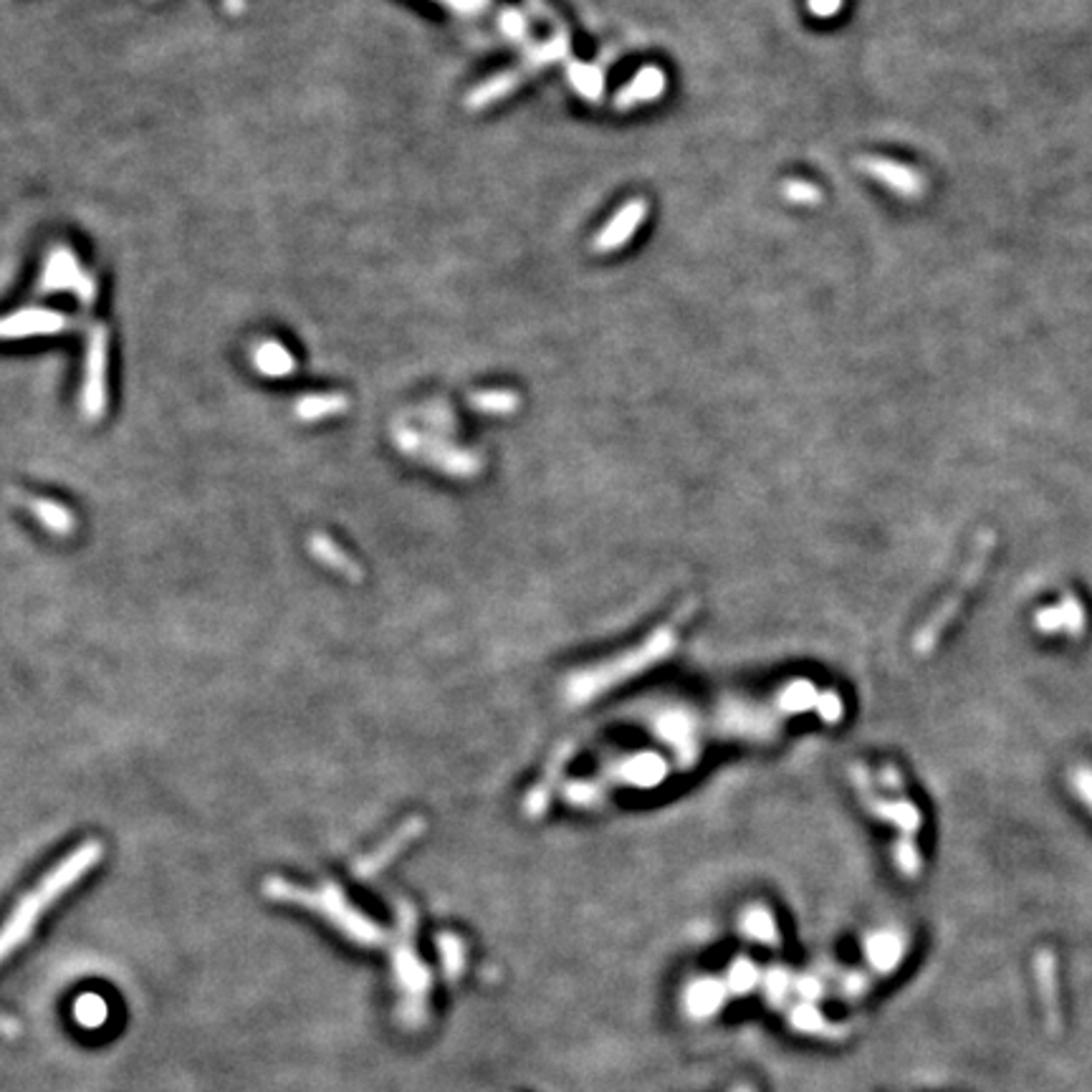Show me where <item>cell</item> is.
<instances>
[{"label": "cell", "mask_w": 1092, "mask_h": 1092, "mask_svg": "<svg viewBox=\"0 0 1092 1092\" xmlns=\"http://www.w3.org/2000/svg\"><path fill=\"white\" fill-rule=\"evenodd\" d=\"M76 327L68 314L43 307H28L0 319V339L51 337V334L71 332Z\"/></svg>", "instance_id": "obj_7"}, {"label": "cell", "mask_w": 1092, "mask_h": 1092, "mask_svg": "<svg viewBox=\"0 0 1092 1092\" xmlns=\"http://www.w3.org/2000/svg\"><path fill=\"white\" fill-rule=\"evenodd\" d=\"M781 198L789 200L791 205H820L823 203V190L814 182L806 180H784L781 182Z\"/></svg>", "instance_id": "obj_23"}, {"label": "cell", "mask_w": 1092, "mask_h": 1092, "mask_svg": "<svg viewBox=\"0 0 1092 1092\" xmlns=\"http://www.w3.org/2000/svg\"><path fill=\"white\" fill-rule=\"evenodd\" d=\"M666 86H668V78H666V73H663V68H658V66L641 68V71L632 76V81L624 83L617 95H614V110L627 112L641 105H651V102L661 100Z\"/></svg>", "instance_id": "obj_12"}, {"label": "cell", "mask_w": 1092, "mask_h": 1092, "mask_svg": "<svg viewBox=\"0 0 1092 1092\" xmlns=\"http://www.w3.org/2000/svg\"><path fill=\"white\" fill-rule=\"evenodd\" d=\"M648 215V203L643 198L627 200L612 218L604 223V228L594 235L592 248L594 253H614V250L624 248L627 240L638 233V228L643 225Z\"/></svg>", "instance_id": "obj_8"}, {"label": "cell", "mask_w": 1092, "mask_h": 1092, "mask_svg": "<svg viewBox=\"0 0 1092 1092\" xmlns=\"http://www.w3.org/2000/svg\"><path fill=\"white\" fill-rule=\"evenodd\" d=\"M265 895L274 900H289V903L307 905L314 913H319L322 918H327L334 928H337L342 936H347L349 941L359 943V946H380L387 941L385 931L377 926L375 921L359 913L352 903L347 900V895L339 890V885L327 883L322 888H299V885L287 883L282 878H270L265 883Z\"/></svg>", "instance_id": "obj_2"}, {"label": "cell", "mask_w": 1092, "mask_h": 1092, "mask_svg": "<svg viewBox=\"0 0 1092 1092\" xmlns=\"http://www.w3.org/2000/svg\"><path fill=\"white\" fill-rule=\"evenodd\" d=\"M437 3L450 8L452 13H461V16H476V13L486 11L491 6V0H437Z\"/></svg>", "instance_id": "obj_27"}, {"label": "cell", "mask_w": 1092, "mask_h": 1092, "mask_svg": "<svg viewBox=\"0 0 1092 1092\" xmlns=\"http://www.w3.org/2000/svg\"><path fill=\"white\" fill-rule=\"evenodd\" d=\"M499 26L506 38H511L514 43H526V46H529V18H526L519 8H506V11L499 16Z\"/></svg>", "instance_id": "obj_24"}, {"label": "cell", "mask_w": 1092, "mask_h": 1092, "mask_svg": "<svg viewBox=\"0 0 1092 1092\" xmlns=\"http://www.w3.org/2000/svg\"><path fill=\"white\" fill-rule=\"evenodd\" d=\"M567 81L582 97L584 102H602L604 97V73L597 63L587 61H569L567 63Z\"/></svg>", "instance_id": "obj_17"}, {"label": "cell", "mask_w": 1092, "mask_h": 1092, "mask_svg": "<svg viewBox=\"0 0 1092 1092\" xmlns=\"http://www.w3.org/2000/svg\"><path fill=\"white\" fill-rule=\"evenodd\" d=\"M474 407L479 412H491V415H506V412H514L519 405V397L509 390H489V392H476L471 397Z\"/></svg>", "instance_id": "obj_22"}, {"label": "cell", "mask_w": 1092, "mask_h": 1092, "mask_svg": "<svg viewBox=\"0 0 1092 1092\" xmlns=\"http://www.w3.org/2000/svg\"><path fill=\"white\" fill-rule=\"evenodd\" d=\"M858 167L868 175H873L875 180H880L885 188H890L893 193L903 195V198H916L923 190V180L916 170L900 165V162L885 160V157H860Z\"/></svg>", "instance_id": "obj_9"}, {"label": "cell", "mask_w": 1092, "mask_h": 1092, "mask_svg": "<svg viewBox=\"0 0 1092 1092\" xmlns=\"http://www.w3.org/2000/svg\"><path fill=\"white\" fill-rule=\"evenodd\" d=\"M524 78H526V71L521 66L511 68V71L496 73V76L486 78V81H481L479 86L471 88L469 97H466V107L474 112L486 110V107L496 105V102H501L504 97L514 95L516 88L524 83Z\"/></svg>", "instance_id": "obj_13"}, {"label": "cell", "mask_w": 1092, "mask_h": 1092, "mask_svg": "<svg viewBox=\"0 0 1092 1092\" xmlns=\"http://www.w3.org/2000/svg\"><path fill=\"white\" fill-rule=\"evenodd\" d=\"M28 511L46 526L51 534L66 536L73 531V516L66 506L48 499H28Z\"/></svg>", "instance_id": "obj_19"}, {"label": "cell", "mask_w": 1092, "mask_h": 1092, "mask_svg": "<svg viewBox=\"0 0 1092 1092\" xmlns=\"http://www.w3.org/2000/svg\"><path fill=\"white\" fill-rule=\"evenodd\" d=\"M417 833H420V823H417V820H412V823H407L405 828H400V833H397L395 838L390 840V843L382 845V848H377V853H372L370 858L359 860V863L354 865V875H357V878H372V875H375L377 870L382 868V865L390 863V860L395 858L397 853H400L402 845L410 843V840L415 838Z\"/></svg>", "instance_id": "obj_16"}, {"label": "cell", "mask_w": 1092, "mask_h": 1092, "mask_svg": "<svg viewBox=\"0 0 1092 1092\" xmlns=\"http://www.w3.org/2000/svg\"><path fill=\"white\" fill-rule=\"evenodd\" d=\"M76 1020L86 1027H100L107 1020V1005L105 998H100L97 993H86L76 1002Z\"/></svg>", "instance_id": "obj_25"}, {"label": "cell", "mask_w": 1092, "mask_h": 1092, "mask_svg": "<svg viewBox=\"0 0 1092 1092\" xmlns=\"http://www.w3.org/2000/svg\"><path fill=\"white\" fill-rule=\"evenodd\" d=\"M253 364L255 370L265 377H274V380H282L297 372V359L294 354L284 347L277 339H265L258 347L253 349Z\"/></svg>", "instance_id": "obj_15"}, {"label": "cell", "mask_w": 1092, "mask_h": 1092, "mask_svg": "<svg viewBox=\"0 0 1092 1092\" xmlns=\"http://www.w3.org/2000/svg\"><path fill=\"white\" fill-rule=\"evenodd\" d=\"M102 855H105V850H102L100 843H95V840L83 843L81 848H76L63 863H58L56 868L16 905V910L8 916V921L0 926V961H6V958L31 936L38 918L46 913L48 905L56 903L73 883H78L88 870L95 868L102 860Z\"/></svg>", "instance_id": "obj_1"}, {"label": "cell", "mask_w": 1092, "mask_h": 1092, "mask_svg": "<svg viewBox=\"0 0 1092 1092\" xmlns=\"http://www.w3.org/2000/svg\"><path fill=\"white\" fill-rule=\"evenodd\" d=\"M806 8L816 18H833L843 8V0H806Z\"/></svg>", "instance_id": "obj_28"}, {"label": "cell", "mask_w": 1092, "mask_h": 1092, "mask_svg": "<svg viewBox=\"0 0 1092 1092\" xmlns=\"http://www.w3.org/2000/svg\"><path fill=\"white\" fill-rule=\"evenodd\" d=\"M1035 622L1037 629L1045 634H1070V638H1077V634L1085 632L1087 614L1075 594H1065L1057 604L1040 609Z\"/></svg>", "instance_id": "obj_10"}, {"label": "cell", "mask_w": 1092, "mask_h": 1092, "mask_svg": "<svg viewBox=\"0 0 1092 1092\" xmlns=\"http://www.w3.org/2000/svg\"><path fill=\"white\" fill-rule=\"evenodd\" d=\"M297 417L304 422L324 420V417L339 415L347 410V397L339 392H327V395H307L297 402Z\"/></svg>", "instance_id": "obj_18"}, {"label": "cell", "mask_w": 1092, "mask_h": 1092, "mask_svg": "<svg viewBox=\"0 0 1092 1092\" xmlns=\"http://www.w3.org/2000/svg\"><path fill=\"white\" fill-rule=\"evenodd\" d=\"M993 546H996V534H993V531H981V534L976 536V541H973V549H971V557H968L963 572L958 574L953 589L948 592V597L943 599V602L938 604L936 609H933L931 617L923 622V627L918 629L916 641H913V648H916L918 656H928V653L936 648V643L941 641V634L946 632V627L951 624V619L956 617V612L961 609L966 594L971 592L973 584L981 579L983 569H986L988 557L993 554Z\"/></svg>", "instance_id": "obj_3"}, {"label": "cell", "mask_w": 1092, "mask_h": 1092, "mask_svg": "<svg viewBox=\"0 0 1092 1092\" xmlns=\"http://www.w3.org/2000/svg\"><path fill=\"white\" fill-rule=\"evenodd\" d=\"M1037 978H1040L1042 996H1045L1047 1015H1050V1025L1060 1027L1057 1020V973H1055V956L1050 951H1040L1037 956Z\"/></svg>", "instance_id": "obj_20"}, {"label": "cell", "mask_w": 1092, "mask_h": 1092, "mask_svg": "<svg viewBox=\"0 0 1092 1092\" xmlns=\"http://www.w3.org/2000/svg\"><path fill=\"white\" fill-rule=\"evenodd\" d=\"M312 552H314V557L322 559V562H327L329 567L337 569V572L349 574V577H359L357 564H354L352 559H349L347 554H344L342 549H339V546L334 544L332 539H329V536H322V534L312 536Z\"/></svg>", "instance_id": "obj_21"}, {"label": "cell", "mask_w": 1092, "mask_h": 1092, "mask_svg": "<svg viewBox=\"0 0 1092 1092\" xmlns=\"http://www.w3.org/2000/svg\"><path fill=\"white\" fill-rule=\"evenodd\" d=\"M38 292L41 294H58L68 292L83 304V307H92L97 302V282L95 277L78 263V258L73 255L71 248L66 245H58L48 253L46 265H43V277L38 284Z\"/></svg>", "instance_id": "obj_6"}, {"label": "cell", "mask_w": 1092, "mask_h": 1092, "mask_svg": "<svg viewBox=\"0 0 1092 1092\" xmlns=\"http://www.w3.org/2000/svg\"><path fill=\"white\" fill-rule=\"evenodd\" d=\"M567 56H569V31L567 28H557L549 41L529 43V46L524 48V63H521V68H524L526 76H529V73L541 71V68L549 66V63L564 61Z\"/></svg>", "instance_id": "obj_14"}, {"label": "cell", "mask_w": 1092, "mask_h": 1092, "mask_svg": "<svg viewBox=\"0 0 1092 1092\" xmlns=\"http://www.w3.org/2000/svg\"><path fill=\"white\" fill-rule=\"evenodd\" d=\"M397 442H400L402 450L415 452V456H422V459L435 461V464H440L442 469L456 471V474L474 471V459H471L469 452L452 450V447H445L442 442L430 440V437L417 435V432L407 430V427L405 430H397Z\"/></svg>", "instance_id": "obj_11"}, {"label": "cell", "mask_w": 1092, "mask_h": 1092, "mask_svg": "<svg viewBox=\"0 0 1092 1092\" xmlns=\"http://www.w3.org/2000/svg\"><path fill=\"white\" fill-rule=\"evenodd\" d=\"M1070 784H1072V789H1075V794L1080 796V799L1085 801L1092 811V766L1077 764L1075 769L1070 771Z\"/></svg>", "instance_id": "obj_26"}, {"label": "cell", "mask_w": 1092, "mask_h": 1092, "mask_svg": "<svg viewBox=\"0 0 1092 1092\" xmlns=\"http://www.w3.org/2000/svg\"><path fill=\"white\" fill-rule=\"evenodd\" d=\"M402 931L405 933H402L400 943L395 948V978L400 983L402 993L400 1017L405 1025H420L425 1020L430 976H427V968L422 966L415 948H412V926H402Z\"/></svg>", "instance_id": "obj_4"}, {"label": "cell", "mask_w": 1092, "mask_h": 1092, "mask_svg": "<svg viewBox=\"0 0 1092 1092\" xmlns=\"http://www.w3.org/2000/svg\"><path fill=\"white\" fill-rule=\"evenodd\" d=\"M107 370H110V334L102 324H95L86 337L81 382V410L88 420H102L107 412Z\"/></svg>", "instance_id": "obj_5"}]
</instances>
